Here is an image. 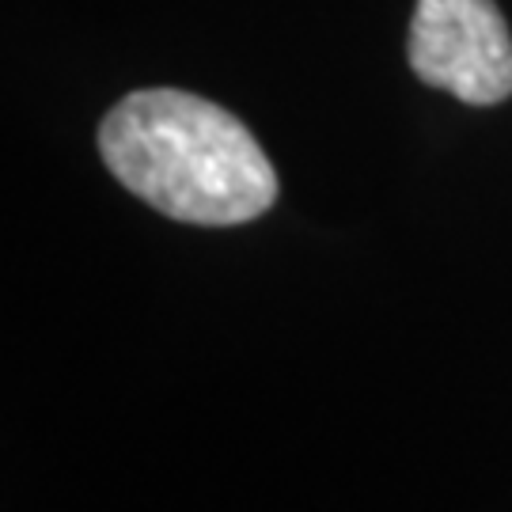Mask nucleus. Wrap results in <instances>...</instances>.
<instances>
[{
	"mask_svg": "<svg viewBox=\"0 0 512 512\" xmlns=\"http://www.w3.org/2000/svg\"><path fill=\"white\" fill-rule=\"evenodd\" d=\"M110 175L183 224H247L277 198V175L236 114L179 88L129 92L99 126Z\"/></svg>",
	"mask_w": 512,
	"mask_h": 512,
	"instance_id": "obj_1",
	"label": "nucleus"
},
{
	"mask_svg": "<svg viewBox=\"0 0 512 512\" xmlns=\"http://www.w3.org/2000/svg\"><path fill=\"white\" fill-rule=\"evenodd\" d=\"M410 69L471 107L512 95V35L494 0H418Z\"/></svg>",
	"mask_w": 512,
	"mask_h": 512,
	"instance_id": "obj_2",
	"label": "nucleus"
}]
</instances>
